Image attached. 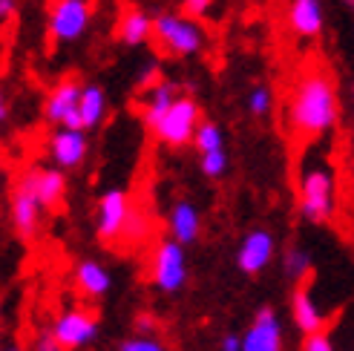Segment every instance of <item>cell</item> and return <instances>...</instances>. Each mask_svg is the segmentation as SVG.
<instances>
[{
	"label": "cell",
	"mask_w": 354,
	"mask_h": 351,
	"mask_svg": "<svg viewBox=\"0 0 354 351\" xmlns=\"http://www.w3.org/2000/svg\"><path fill=\"white\" fill-rule=\"evenodd\" d=\"M133 219V205L130 196L124 190L113 187L98 199V210H95V236L101 242H115L124 239V231Z\"/></svg>",
	"instance_id": "52a82bcc"
},
{
	"label": "cell",
	"mask_w": 354,
	"mask_h": 351,
	"mask_svg": "<svg viewBox=\"0 0 354 351\" xmlns=\"http://www.w3.org/2000/svg\"><path fill=\"white\" fill-rule=\"evenodd\" d=\"M3 351H24V348H21V345H17V343H12V345H6Z\"/></svg>",
	"instance_id": "836d02e7"
},
{
	"label": "cell",
	"mask_w": 354,
	"mask_h": 351,
	"mask_svg": "<svg viewBox=\"0 0 354 351\" xmlns=\"http://www.w3.org/2000/svg\"><path fill=\"white\" fill-rule=\"evenodd\" d=\"M282 323L271 305H262L242 331V351H282Z\"/></svg>",
	"instance_id": "7c38bea8"
},
{
	"label": "cell",
	"mask_w": 354,
	"mask_h": 351,
	"mask_svg": "<svg viewBox=\"0 0 354 351\" xmlns=\"http://www.w3.org/2000/svg\"><path fill=\"white\" fill-rule=\"evenodd\" d=\"M150 283L162 294H179L187 285V254L182 242L165 239L156 245L150 259Z\"/></svg>",
	"instance_id": "5b68a950"
},
{
	"label": "cell",
	"mask_w": 354,
	"mask_h": 351,
	"mask_svg": "<svg viewBox=\"0 0 354 351\" xmlns=\"http://www.w3.org/2000/svg\"><path fill=\"white\" fill-rule=\"evenodd\" d=\"M193 147L202 153H214V150H222L225 147V133L222 127L216 124V121H202L196 135H193Z\"/></svg>",
	"instance_id": "603a6c76"
},
{
	"label": "cell",
	"mask_w": 354,
	"mask_h": 351,
	"mask_svg": "<svg viewBox=\"0 0 354 351\" xmlns=\"http://www.w3.org/2000/svg\"><path fill=\"white\" fill-rule=\"evenodd\" d=\"M291 320L303 334H314V331L326 328V314H323L320 303L314 300L311 288L303 285V283H299L291 294Z\"/></svg>",
	"instance_id": "2e32d148"
},
{
	"label": "cell",
	"mask_w": 354,
	"mask_h": 351,
	"mask_svg": "<svg viewBox=\"0 0 354 351\" xmlns=\"http://www.w3.org/2000/svg\"><path fill=\"white\" fill-rule=\"evenodd\" d=\"M153 41L173 58H193L205 46V32L196 23V17L162 12L153 17Z\"/></svg>",
	"instance_id": "7a4b0ae2"
},
{
	"label": "cell",
	"mask_w": 354,
	"mask_h": 351,
	"mask_svg": "<svg viewBox=\"0 0 354 351\" xmlns=\"http://www.w3.org/2000/svg\"><path fill=\"white\" fill-rule=\"evenodd\" d=\"M32 351H66L55 337H52V331H41L38 337L32 343Z\"/></svg>",
	"instance_id": "f546056e"
},
{
	"label": "cell",
	"mask_w": 354,
	"mask_h": 351,
	"mask_svg": "<svg viewBox=\"0 0 354 351\" xmlns=\"http://www.w3.org/2000/svg\"><path fill=\"white\" fill-rule=\"evenodd\" d=\"M147 219L138 214V210H133V219H130V225H127V231H124V239L127 242H138V239H145L147 236Z\"/></svg>",
	"instance_id": "83f0119b"
},
{
	"label": "cell",
	"mask_w": 354,
	"mask_h": 351,
	"mask_svg": "<svg viewBox=\"0 0 354 351\" xmlns=\"http://www.w3.org/2000/svg\"><path fill=\"white\" fill-rule=\"evenodd\" d=\"M210 3H214V0H182V6H185V12H187V15H193V17H199V15H205V12L210 9Z\"/></svg>",
	"instance_id": "4dcf8cb0"
},
{
	"label": "cell",
	"mask_w": 354,
	"mask_h": 351,
	"mask_svg": "<svg viewBox=\"0 0 354 351\" xmlns=\"http://www.w3.org/2000/svg\"><path fill=\"white\" fill-rule=\"evenodd\" d=\"M245 107H248V113H251V115L265 118V115L271 113V107H274V93H271L265 84H259V86H254V90L248 93Z\"/></svg>",
	"instance_id": "cb8c5ba5"
},
{
	"label": "cell",
	"mask_w": 354,
	"mask_h": 351,
	"mask_svg": "<svg viewBox=\"0 0 354 351\" xmlns=\"http://www.w3.org/2000/svg\"><path fill=\"white\" fill-rule=\"evenodd\" d=\"M93 0H52L46 12V32L52 44H73L84 38L93 23Z\"/></svg>",
	"instance_id": "277c9868"
},
{
	"label": "cell",
	"mask_w": 354,
	"mask_h": 351,
	"mask_svg": "<svg viewBox=\"0 0 354 351\" xmlns=\"http://www.w3.org/2000/svg\"><path fill=\"white\" fill-rule=\"evenodd\" d=\"M202 124V113H199V104L187 98V95H179L173 101V107L167 110V115L162 118L153 133L156 138L162 142L165 147H185V144H193V135H196Z\"/></svg>",
	"instance_id": "8992f818"
},
{
	"label": "cell",
	"mask_w": 354,
	"mask_h": 351,
	"mask_svg": "<svg viewBox=\"0 0 354 351\" xmlns=\"http://www.w3.org/2000/svg\"><path fill=\"white\" fill-rule=\"evenodd\" d=\"M176 98H179V86L173 81H158L156 86L145 90V95H141V121H145L150 130H156L162 124V118L167 115V110L173 107Z\"/></svg>",
	"instance_id": "e0dca14e"
},
{
	"label": "cell",
	"mask_w": 354,
	"mask_h": 351,
	"mask_svg": "<svg viewBox=\"0 0 354 351\" xmlns=\"http://www.w3.org/2000/svg\"><path fill=\"white\" fill-rule=\"evenodd\" d=\"M153 38V17L141 9H127L118 17V41L127 46H141Z\"/></svg>",
	"instance_id": "ffe728a7"
},
{
	"label": "cell",
	"mask_w": 354,
	"mask_h": 351,
	"mask_svg": "<svg viewBox=\"0 0 354 351\" xmlns=\"http://www.w3.org/2000/svg\"><path fill=\"white\" fill-rule=\"evenodd\" d=\"M115 351H167V345L153 334H136V337L121 340Z\"/></svg>",
	"instance_id": "484cf974"
},
{
	"label": "cell",
	"mask_w": 354,
	"mask_h": 351,
	"mask_svg": "<svg viewBox=\"0 0 354 351\" xmlns=\"http://www.w3.org/2000/svg\"><path fill=\"white\" fill-rule=\"evenodd\" d=\"M199 170H202V176H207V179H219V176H225V170H227L225 147L214 150V153H202L199 155Z\"/></svg>",
	"instance_id": "d4e9b609"
},
{
	"label": "cell",
	"mask_w": 354,
	"mask_h": 351,
	"mask_svg": "<svg viewBox=\"0 0 354 351\" xmlns=\"http://www.w3.org/2000/svg\"><path fill=\"white\" fill-rule=\"evenodd\" d=\"M299 351H334L331 337L323 331H314V334H303V343H299Z\"/></svg>",
	"instance_id": "4316f807"
},
{
	"label": "cell",
	"mask_w": 354,
	"mask_h": 351,
	"mask_svg": "<svg viewBox=\"0 0 354 351\" xmlns=\"http://www.w3.org/2000/svg\"><path fill=\"white\" fill-rule=\"evenodd\" d=\"M299 214L311 225H326L334 216V173L326 164H311L299 176L297 187Z\"/></svg>",
	"instance_id": "3957f363"
},
{
	"label": "cell",
	"mask_w": 354,
	"mask_h": 351,
	"mask_svg": "<svg viewBox=\"0 0 354 351\" xmlns=\"http://www.w3.org/2000/svg\"><path fill=\"white\" fill-rule=\"evenodd\" d=\"M81 93L84 84H78L75 78H61L44 101V118L55 127H81Z\"/></svg>",
	"instance_id": "ba28073f"
},
{
	"label": "cell",
	"mask_w": 354,
	"mask_h": 351,
	"mask_svg": "<svg viewBox=\"0 0 354 351\" xmlns=\"http://www.w3.org/2000/svg\"><path fill=\"white\" fill-rule=\"evenodd\" d=\"M158 73H162V66H158L156 61L141 66V73H138V90H150V86H156L158 84Z\"/></svg>",
	"instance_id": "f1b7e54d"
},
{
	"label": "cell",
	"mask_w": 354,
	"mask_h": 351,
	"mask_svg": "<svg viewBox=\"0 0 354 351\" xmlns=\"http://www.w3.org/2000/svg\"><path fill=\"white\" fill-rule=\"evenodd\" d=\"M282 274L294 283H303V279L311 274V254L306 248H299V245H291L286 248V256H282Z\"/></svg>",
	"instance_id": "7402d4cb"
},
{
	"label": "cell",
	"mask_w": 354,
	"mask_h": 351,
	"mask_svg": "<svg viewBox=\"0 0 354 351\" xmlns=\"http://www.w3.org/2000/svg\"><path fill=\"white\" fill-rule=\"evenodd\" d=\"M49 331L66 351H75V348H84V345L95 343L98 317L93 311H86V308H69V311L58 314Z\"/></svg>",
	"instance_id": "9c48e42d"
},
{
	"label": "cell",
	"mask_w": 354,
	"mask_h": 351,
	"mask_svg": "<svg viewBox=\"0 0 354 351\" xmlns=\"http://www.w3.org/2000/svg\"><path fill=\"white\" fill-rule=\"evenodd\" d=\"M73 276H75V288L86 296V300H101V296H107L113 288L110 271L95 259H81Z\"/></svg>",
	"instance_id": "d6986e66"
},
{
	"label": "cell",
	"mask_w": 354,
	"mask_h": 351,
	"mask_svg": "<svg viewBox=\"0 0 354 351\" xmlns=\"http://www.w3.org/2000/svg\"><path fill=\"white\" fill-rule=\"evenodd\" d=\"M343 3H346V6H348V9L354 12V0H343Z\"/></svg>",
	"instance_id": "e575fe53"
},
{
	"label": "cell",
	"mask_w": 354,
	"mask_h": 351,
	"mask_svg": "<svg viewBox=\"0 0 354 351\" xmlns=\"http://www.w3.org/2000/svg\"><path fill=\"white\" fill-rule=\"evenodd\" d=\"M78 115H81V130H95L104 121V115H107V95H104V90L98 84L84 86Z\"/></svg>",
	"instance_id": "44dd1931"
},
{
	"label": "cell",
	"mask_w": 354,
	"mask_h": 351,
	"mask_svg": "<svg viewBox=\"0 0 354 351\" xmlns=\"http://www.w3.org/2000/svg\"><path fill=\"white\" fill-rule=\"evenodd\" d=\"M288 26L299 38H317V35H323V26H326L323 0H291Z\"/></svg>",
	"instance_id": "9a60e30c"
},
{
	"label": "cell",
	"mask_w": 354,
	"mask_h": 351,
	"mask_svg": "<svg viewBox=\"0 0 354 351\" xmlns=\"http://www.w3.org/2000/svg\"><path fill=\"white\" fill-rule=\"evenodd\" d=\"M167 227H170V239L182 242V245H193L202 236V216H199V207L193 202H176L170 207V216H167Z\"/></svg>",
	"instance_id": "ac0fdd59"
},
{
	"label": "cell",
	"mask_w": 354,
	"mask_h": 351,
	"mask_svg": "<svg viewBox=\"0 0 354 351\" xmlns=\"http://www.w3.org/2000/svg\"><path fill=\"white\" fill-rule=\"evenodd\" d=\"M351 95H354V84H351Z\"/></svg>",
	"instance_id": "d590c367"
},
{
	"label": "cell",
	"mask_w": 354,
	"mask_h": 351,
	"mask_svg": "<svg viewBox=\"0 0 354 351\" xmlns=\"http://www.w3.org/2000/svg\"><path fill=\"white\" fill-rule=\"evenodd\" d=\"M15 9H17V0H0V17H3V21H9Z\"/></svg>",
	"instance_id": "d6a6232c"
},
{
	"label": "cell",
	"mask_w": 354,
	"mask_h": 351,
	"mask_svg": "<svg viewBox=\"0 0 354 351\" xmlns=\"http://www.w3.org/2000/svg\"><path fill=\"white\" fill-rule=\"evenodd\" d=\"M337 118L340 98L334 78L326 69H311L297 81L288 98V127L303 138H317L337 127Z\"/></svg>",
	"instance_id": "6da1fadb"
},
{
	"label": "cell",
	"mask_w": 354,
	"mask_h": 351,
	"mask_svg": "<svg viewBox=\"0 0 354 351\" xmlns=\"http://www.w3.org/2000/svg\"><path fill=\"white\" fill-rule=\"evenodd\" d=\"M277 254V242L268 227H254L248 231L236 248V268L245 276H257L271 265V259Z\"/></svg>",
	"instance_id": "8fae6325"
},
{
	"label": "cell",
	"mask_w": 354,
	"mask_h": 351,
	"mask_svg": "<svg viewBox=\"0 0 354 351\" xmlns=\"http://www.w3.org/2000/svg\"><path fill=\"white\" fill-rule=\"evenodd\" d=\"M66 170L61 167H32L21 176V182L41 199L44 207H55L61 205L64 193H66Z\"/></svg>",
	"instance_id": "5bb4252c"
},
{
	"label": "cell",
	"mask_w": 354,
	"mask_h": 351,
	"mask_svg": "<svg viewBox=\"0 0 354 351\" xmlns=\"http://www.w3.org/2000/svg\"><path fill=\"white\" fill-rule=\"evenodd\" d=\"M90 142H86V130L81 127H55L49 135V159L61 170H78L86 162Z\"/></svg>",
	"instance_id": "4fadbf2b"
},
{
	"label": "cell",
	"mask_w": 354,
	"mask_h": 351,
	"mask_svg": "<svg viewBox=\"0 0 354 351\" xmlns=\"http://www.w3.org/2000/svg\"><path fill=\"white\" fill-rule=\"evenodd\" d=\"M216 351H242V337L231 331V334H225V337L219 340Z\"/></svg>",
	"instance_id": "1f68e13d"
},
{
	"label": "cell",
	"mask_w": 354,
	"mask_h": 351,
	"mask_svg": "<svg viewBox=\"0 0 354 351\" xmlns=\"http://www.w3.org/2000/svg\"><path fill=\"white\" fill-rule=\"evenodd\" d=\"M44 205L35 193L17 179V184L12 187V196H9V222H12V231L17 239H35L41 231V216H44Z\"/></svg>",
	"instance_id": "30bf717a"
}]
</instances>
